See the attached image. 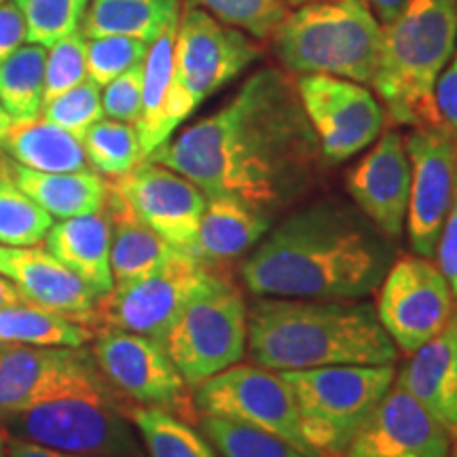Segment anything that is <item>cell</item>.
I'll use <instances>...</instances> for the list:
<instances>
[{"label": "cell", "instance_id": "cell-24", "mask_svg": "<svg viewBox=\"0 0 457 457\" xmlns=\"http://www.w3.org/2000/svg\"><path fill=\"white\" fill-rule=\"evenodd\" d=\"M457 367V307L438 335L409 353L394 384L407 390L447 428L451 390Z\"/></svg>", "mask_w": 457, "mask_h": 457}, {"label": "cell", "instance_id": "cell-2", "mask_svg": "<svg viewBox=\"0 0 457 457\" xmlns=\"http://www.w3.org/2000/svg\"><path fill=\"white\" fill-rule=\"evenodd\" d=\"M396 245L350 204L324 199L279 220L242 265L256 296L362 301L379 288Z\"/></svg>", "mask_w": 457, "mask_h": 457}, {"label": "cell", "instance_id": "cell-11", "mask_svg": "<svg viewBox=\"0 0 457 457\" xmlns=\"http://www.w3.org/2000/svg\"><path fill=\"white\" fill-rule=\"evenodd\" d=\"M91 356L104 379L128 403L165 411L188 424L199 421L191 387L159 341L125 330L102 328L94 337Z\"/></svg>", "mask_w": 457, "mask_h": 457}, {"label": "cell", "instance_id": "cell-30", "mask_svg": "<svg viewBox=\"0 0 457 457\" xmlns=\"http://www.w3.org/2000/svg\"><path fill=\"white\" fill-rule=\"evenodd\" d=\"M45 62L47 51L43 45H28L13 51L0 62V104L13 123L41 117L45 94Z\"/></svg>", "mask_w": 457, "mask_h": 457}, {"label": "cell", "instance_id": "cell-37", "mask_svg": "<svg viewBox=\"0 0 457 457\" xmlns=\"http://www.w3.org/2000/svg\"><path fill=\"white\" fill-rule=\"evenodd\" d=\"M87 77V38L81 30L51 45L45 62V94L43 104H47L68 89L77 87Z\"/></svg>", "mask_w": 457, "mask_h": 457}, {"label": "cell", "instance_id": "cell-48", "mask_svg": "<svg viewBox=\"0 0 457 457\" xmlns=\"http://www.w3.org/2000/svg\"><path fill=\"white\" fill-rule=\"evenodd\" d=\"M11 128H13V119L9 117V112L4 111V106L0 104V142L7 138Z\"/></svg>", "mask_w": 457, "mask_h": 457}, {"label": "cell", "instance_id": "cell-19", "mask_svg": "<svg viewBox=\"0 0 457 457\" xmlns=\"http://www.w3.org/2000/svg\"><path fill=\"white\" fill-rule=\"evenodd\" d=\"M0 276L11 279L30 305L96 330L102 295L45 248L0 245Z\"/></svg>", "mask_w": 457, "mask_h": 457}, {"label": "cell", "instance_id": "cell-36", "mask_svg": "<svg viewBox=\"0 0 457 457\" xmlns=\"http://www.w3.org/2000/svg\"><path fill=\"white\" fill-rule=\"evenodd\" d=\"M187 4L254 38H270L288 15L284 0H187Z\"/></svg>", "mask_w": 457, "mask_h": 457}, {"label": "cell", "instance_id": "cell-41", "mask_svg": "<svg viewBox=\"0 0 457 457\" xmlns=\"http://www.w3.org/2000/svg\"><path fill=\"white\" fill-rule=\"evenodd\" d=\"M434 104H436L438 117L457 138V45L449 64L438 77L434 87Z\"/></svg>", "mask_w": 457, "mask_h": 457}, {"label": "cell", "instance_id": "cell-51", "mask_svg": "<svg viewBox=\"0 0 457 457\" xmlns=\"http://www.w3.org/2000/svg\"><path fill=\"white\" fill-rule=\"evenodd\" d=\"M453 204L457 205V153H455V191H453Z\"/></svg>", "mask_w": 457, "mask_h": 457}, {"label": "cell", "instance_id": "cell-13", "mask_svg": "<svg viewBox=\"0 0 457 457\" xmlns=\"http://www.w3.org/2000/svg\"><path fill=\"white\" fill-rule=\"evenodd\" d=\"M295 85L324 162H347L384 131V106L364 85L330 74H301Z\"/></svg>", "mask_w": 457, "mask_h": 457}, {"label": "cell", "instance_id": "cell-34", "mask_svg": "<svg viewBox=\"0 0 457 457\" xmlns=\"http://www.w3.org/2000/svg\"><path fill=\"white\" fill-rule=\"evenodd\" d=\"M199 428L222 457H310L276 434L222 417H199Z\"/></svg>", "mask_w": 457, "mask_h": 457}, {"label": "cell", "instance_id": "cell-28", "mask_svg": "<svg viewBox=\"0 0 457 457\" xmlns=\"http://www.w3.org/2000/svg\"><path fill=\"white\" fill-rule=\"evenodd\" d=\"M179 24L165 28L159 37L148 45L145 57V81H142V112L136 129H138L145 159L170 140L165 128V108H168L171 79H174V43Z\"/></svg>", "mask_w": 457, "mask_h": 457}, {"label": "cell", "instance_id": "cell-12", "mask_svg": "<svg viewBox=\"0 0 457 457\" xmlns=\"http://www.w3.org/2000/svg\"><path fill=\"white\" fill-rule=\"evenodd\" d=\"M210 270L195 256L174 248L162 267L128 284L112 286L96 307V333L125 330L163 343L171 320Z\"/></svg>", "mask_w": 457, "mask_h": 457}, {"label": "cell", "instance_id": "cell-35", "mask_svg": "<svg viewBox=\"0 0 457 457\" xmlns=\"http://www.w3.org/2000/svg\"><path fill=\"white\" fill-rule=\"evenodd\" d=\"M26 20V38L51 47L81 28L89 0H15Z\"/></svg>", "mask_w": 457, "mask_h": 457}, {"label": "cell", "instance_id": "cell-31", "mask_svg": "<svg viewBox=\"0 0 457 457\" xmlns=\"http://www.w3.org/2000/svg\"><path fill=\"white\" fill-rule=\"evenodd\" d=\"M128 417L140 434L146 457H219L204 432L180 417L138 404H129Z\"/></svg>", "mask_w": 457, "mask_h": 457}, {"label": "cell", "instance_id": "cell-40", "mask_svg": "<svg viewBox=\"0 0 457 457\" xmlns=\"http://www.w3.org/2000/svg\"><path fill=\"white\" fill-rule=\"evenodd\" d=\"M142 81H145V62L104 85V94H102L104 114L114 121L138 123L142 112Z\"/></svg>", "mask_w": 457, "mask_h": 457}, {"label": "cell", "instance_id": "cell-22", "mask_svg": "<svg viewBox=\"0 0 457 457\" xmlns=\"http://www.w3.org/2000/svg\"><path fill=\"white\" fill-rule=\"evenodd\" d=\"M271 216L236 197H210L205 205L193 256L205 267L239 259L270 233Z\"/></svg>", "mask_w": 457, "mask_h": 457}, {"label": "cell", "instance_id": "cell-50", "mask_svg": "<svg viewBox=\"0 0 457 457\" xmlns=\"http://www.w3.org/2000/svg\"><path fill=\"white\" fill-rule=\"evenodd\" d=\"M0 457H7V438L0 432Z\"/></svg>", "mask_w": 457, "mask_h": 457}, {"label": "cell", "instance_id": "cell-52", "mask_svg": "<svg viewBox=\"0 0 457 457\" xmlns=\"http://www.w3.org/2000/svg\"><path fill=\"white\" fill-rule=\"evenodd\" d=\"M445 457H457V441H453V445H451V451Z\"/></svg>", "mask_w": 457, "mask_h": 457}, {"label": "cell", "instance_id": "cell-29", "mask_svg": "<svg viewBox=\"0 0 457 457\" xmlns=\"http://www.w3.org/2000/svg\"><path fill=\"white\" fill-rule=\"evenodd\" d=\"M96 330L30 303L0 310V352L9 347H83Z\"/></svg>", "mask_w": 457, "mask_h": 457}, {"label": "cell", "instance_id": "cell-45", "mask_svg": "<svg viewBox=\"0 0 457 457\" xmlns=\"http://www.w3.org/2000/svg\"><path fill=\"white\" fill-rule=\"evenodd\" d=\"M370 4V9H373V13L377 20H379L381 26H387L392 24L396 17L403 13V9L407 7L409 0H367Z\"/></svg>", "mask_w": 457, "mask_h": 457}, {"label": "cell", "instance_id": "cell-16", "mask_svg": "<svg viewBox=\"0 0 457 457\" xmlns=\"http://www.w3.org/2000/svg\"><path fill=\"white\" fill-rule=\"evenodd\" d=\"M411 163L407 237L417 256L432 259L453 205L457 138L445 123L421 125L404 138Z\"/></svg>", "mask_w": 457, "mask_h": 457}, {"label": "cell", "instance_id": "cell-3", "mask_svg": "<svg viewBox=\"0 0 457 457\" xmlns=\"http://www.w3.org/2000/svg\"><path fill=\"white\" fill-rule=\"evenodd\" d=\"M250 360L278 373L337 364H394L398 347L364 301L259 296L248 310Z\"/></svg>", "mask_w": 457, "mask_h": 457}, {"label": "cell", "instance_id": "cell-26", "mask_svg": "<svg viewBox=\"0 0 457 457\" xmlns=\"http://www.w3.org/2000/svg\"><path fill=\"white\" fill-rule=\"evenodd\" d=\"M180 0H89L81 21L85 38L131 37L151 45L165 28L179 24Z\"/></svg>", "mask_w": 457, "mask_h": 457}, {"label": "cell", "instance_id": "cell-8", "mask_svg": "<svg viewBox=\"0 0 457 457\" xmlns=\"http://www.w3.org/2000/svg\"><path fill=\"white\" fill-rule=\"evenodd\" d=\"M162 345L191 390L237 364L248 345V307L237 286L205 273L171 320Z\"/></svg>", "mask_w": 457, "mask_h": 457}, {"label": "cell", "instance_id": "cell-10", "mask_svg": "<svg viewBox=\"0 0 457 457\" xmlns=\"http://www.w3.org/2000/svg\"><path fill=\"white\" fill-rule=\"evenodd\" d=\"M199 417H222L261 428L310 457H320L303 436L299 407L282 373L259 364H233L193 390Z\"/></svg>", "mask_w": 457, "mask_h": 457}, {"label": "cell", "instance_id": "cell-44", "mask_svg": "<svg viewBox=\"0 0 457 457\" xmlns=\"http://www.w3.org/2000/svg\"><path fill=\"white\" fill-rule=\"evenodd\" d=\"M7 457H98V455H83V453H68V451H57L34 445L20 438H7Z\"/></svg>", "mask_w": 457, "mask_h": 457}, {"label": "cell", "instance_id": "cell-39", "mask_svg": "<svg viewBox=\"0 0 457 457\" xmlns=\"http://www.w3.org/2000/svg\"><path fill=\"white\" fill-rule=\"evenodd\" d=\"M148 45L131 37H98L87 38V77L100 87H104L128 72L129 68L145 62Z\"/></svg>", "mask_w": 457, "mask_h": 457}, {"label": "cell", "instance_id": "cell-49", "mask_svg": "<svg viewBox=\"0 0 457 457\" xmlns=\"http://www.w3.org/2000/svg\"><path fill=\"white\" fill-rule=\"evenodd\" d=\"M286 4H290V7H301V4H307V3H320V0H284Z\"/></svg>", "mask_w": 457, "mask_h": 457}, {"label": "cell", "instance_id": "cell-18", "mask_svg": "<svg viewBox=\"0 0 457 457\" xmlns=\"http://www.w3.org/2000/svg\"><path fill=\"white\" fill-rule=\"evenodd\" d=\"M453 441L424 404L394 384L341 457H445Z\"/></svg>", "mask_w": 457, "mask_h": 457}, {"label": "cell", "instance_id": "cell-4", "mask_svg": "<svg viewBox=\"0 0 457 457\" xmlns=\"http://www.w3.org/2000/svg\"><path fill=\"white\" fill-rule=\"evenodd\" d=\"M457 45V0H409L381 26L373 87L392 121L411 128L443 123L434 87Z\"/></svg>", "mask_w": 457, "mask_h": 457}, {"label": "cell", "instance_id": "cell-21", "mask_svg": "<svg viewBox=\"0 0 457 457\" xmlns=\"http://www.w3.org/2000/svg\"><path fill=\"white\" fill-rule=\"evenodd\" d=\"M45 250L81 276L100 295L112 288L111 219L104 205L98 212L60 219L45 237Z\"/></svg>", "mask_w": 457, "mask_h": 457}, {"label": "cell", "instance_id": "cell-38", "mask_svg": "<svg viewBox=\"0 0 457 457\" xmlns=\"http://www.w3.org/2000/svg\"><path fill=\"white\" fill-rule=\"evenodd\" d=\"M41 117L60 125L62 129L71 131L72 136L81 140L85 131L104 117L100 85H96L91 79H85L77 87L68 89L66 94L57 96L47 104H43Z\"/></svg>", "mask_w": 457, "mask_h": 457}, {"label": "cell", "instance_id": "cell-15", "mask_svg": "<svg viewBox=\"0 0 457 457\" xmlns=\"http://www.w3.org/2000/svg\"><path fill=\"white\" fill-rule=\"evenodd\" d=\"M106 387L112 386L85 347H9L0 352V428L43 400Z\"/></svg>", "mask_w": 457, "mask_h": 457}, {"label": "cell", "instance_id": "cell-17", "mask_svg": "<svg viewBox=\"0 0 457 457\" xmlns=\"http://www.w3.org/2000/svg\"><path fill=\"white\" fill-rule=\"evenodd\" d=\"M134 214L174 248L191 254L208 197L202 188L162 163L142 162L108 182Z\"/></svg>", "mask_w": 457, "mask_h": 457}, {"label": "cell", "instance_id": "cell-14", "mask_svg": "<svg viewBox=\"0 0 457 457\" xmlns=\"http://www.w3.org/2000/svg\"><path fill=\"white\" fill-rule=\"evenodd\" d=\"M375 310L394 345L409 356L441 333L455 312V296L430 259L404 256L387 270Z\"/></svg>", "mask_w": 457, "mask_h": 457}, {"label": "cell", "instance_id": "cell-7", "mask_svg": "<svg viewBox=\"0 0 457 457\" xmlns=\"http://www.w3.org/2000/svg\"><path fill=\"white\" fill-rule=\"evenodd\" d=\"M299 407L303 436L320 457H341L394 386V364H337L282 373Z\"/></svg>", "mask_w": 457, "mask_h": 457}, {"label": "cell", "instance_id": "cell-42", "mask_svg": "<svg viewBox=\"0 0 457 457\" xmlns=\"http://www.w3.org/2000/svg\"><path fill=\"white\" fill-rule=\"evenodd\" d=\"M434 256H436V267L441 273L447 278L451 286V293H453L457 301V205H451L447 220H445L441 236H438L436 250H434Z\"/></svg>", "mask_w": 457, "mask_h": 457}, {"label": "cell", "instance_id": "cell-46", "mask_svg": "<svg viewBox=\"0 0 457 457\" xmlns=\"http://www.w3.org/2000/svg\"><path fill=\"white\" fill-rule=\"evenodd\" d=\"M26 303L24 296H21L17 286L7 279L4 276H0V310L3 307H11V305H21Z\"/></svg>", "mask_w": 457, "mask_h": 457}, {"label": "cell", "instance_id": "cell-53", "mask_svg": "<svg viewBox=\"0 0 457 457\" xmlns=\"http://www.w3.org/2000/svg\"><path fill=\"white\" fill-rule=\"evenodd\" d=\"M0 3H3V0H0Z\"/></svg>", "mask_w": 457, "mask_h": 457}, {"label": "cell", "instance_id": "cell-33", "mask_svg": "<svg viewBox=\"0 0 457 457\" xmlns=\"http://www.w3.org/2000/svg\"><path fill=\"white\" fill-rule=\"evenodd\" d=\"M51 225L54 216L45 212L0 170V245L30 248L43 244Z\"/></svg>", "mask_w": 457, "mask_h": 457}, {"label": "cell", "instance_id": "cell-47", "mask_svg": "<svg viewBox=\"0 0 457 457\" xmlns=\"http://www.w3.org/2000/svg\"><path fill=\"white\" fill-rule=\"evenodd\" d=\"M447 430L451 432V436H453L457 441V367H455V377H453V390H451Z\"/></svg>", "mask_w": 457, "mask_h": 457}, {"label": "cell", "instance_id": "cell-27", "mask_svg": "<svg viewBox=\"0 0 457 457\" xmlns=\"http://www.w3.org/2000/svg\"><path fill=\"white\" fill-rule=\"evenodd\" d=\"M0 146L15 163L37 171L89 170L83 142L45 117L13 123Z\"/></svg>", "mask_w": 457, "mask_h": 457}, {"label": "cell", "instance_id": "cell-23", "mask_svg": "<svg viewBox=\"0 0 457 457\" xmlns=\"http://www.w3.org/2000/svg\"><path fill=\"white\" fill-rule=\"evenodd\" d=\"M0 170L15 182L17 188H21L55 219L98 212L106 202L108 182L94 170L37 171L3 157H0Z\"/></svg>", "mask_w": 457, "mask_h": 457}, {"label": "cell", "instance_id": "cell-20", "mask_svg": "<svg viewBox=\"0 0 457 457\" xmlns=\"http://www.w3.org/2000/svg\"><path fill=\"white\" fill-rule=\"evenodd\" d=\"M347 193L373 225L392 242L403 236L411 193V163L404 138L384 131L377 145L347 174Z\"/></svg>", "mask_w": 457, "mask_h": 457}, {"label": "cell", "instance_id": "cell-9", "mask_svg": "<svg viewBox=\"0 0 457 457\" xmlns=\"http://www.w3.org/2000/svg\"><path fill=\"white\" fill-rule=\"evenodd\" d=\"M261 49L237 28L197 7H185L174 43V79L165 128L170 136L195 108L253 66Z\"/></svg>", "mask_w": 457, "mask_h": 457}, {"label": "cell", "instance_id": "cell-32", "mask_svg": "<svg viewBox=\"0 0 457 457\" xmlns=\"http://www.w3.org/2000/svg\"><path fill=\"white\" fill-rule=\"evenodd\" d=\"M81 142L96 174L108 176L111 180L128 174L145 159L138 129L131 123L100 119L85 131Z\"/></svg>", "mask_w": 457, "mask_h": 457}, {"label": "cell", "instance_id": "cell-6", "mask_svg": "<svg viewBox=\"0 0 457 457\" xmlns=\"http://www.w3.org/2000/svg\"><path fill=\"white\" fill-rule=\"evenodd\" d=\"M128 400L114 387L66 392L21 411L3 426L9 436L68 453L145 457Z\"/></svg>", "mask_w": 457, "mask_h": 457}, {"label": "cell", "instance_id": "cell-5", "mask_svg": "<svg viewBox=\"0 0 457 457\" xmlns=\"http://www.w3.org/2000/svg\"><path fill=\"white\" fill-rule=\"evenodd\" d=\"M381 24L367 0H320L296 7L273 32L282 64L299 74L373 83Z\"/></svg>", "mask_w": 457, "mask_h": 457}, {"label": "cell", "instance_id": "cell-25", "mask_svg": "<svg viewBox=\"0 0 457 457\" xmlns=\"http://www.w3.org/2000/svg\"><path fill=\"white\" fill-rule=\"evenodd\" d=\"M104 210L111 219V271L114 286L145 278L163 265L174 245L140 220L111 185Z\"/></svg>", "mask_w": 457, "mask_h": 457}, {"label": "cell", "instance_id": "cell-43", "mask_svg": "<svg viewBox=\"0 0 457 457\" xmlns=\"http://www.w3.org/2000/svg\"><path fill=\"white\" fill-rule=\"evenodd\" d=\"M26 38V20L15 0L0 3V62L21 47Z\"/></svg>", "mask_w": 457, "mask_h": 457}, {"label": "cell", "instance_id": "cell-1", "mask_svg": "<svg viewBox=\"0 0 457 457\" xmlns=\"http://www.w3.org/2000/svg\"><path fill=\"white\" fill-rule=\"evenodd\" d=\"M146 159L179 171L208 199L236 197L270 216L305 197L324 162L296 85L278 68L250 74L225 106Z\"/></svg>", "mask_w": 457, "mask_h": 457}]
</instances>
